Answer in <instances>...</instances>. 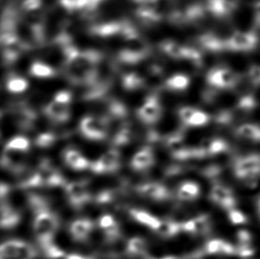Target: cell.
I'll list each match as a JSON object with an SVG mask.
<instances>
[{
  "instance_id": "cell-1",
  "label": "cell",
  "mask_w": 260,
  "mask_h": 259,
  "mask_svg": "<svg viewBox=\"0 0 260 259\" xmlns=\"http://www.w3.org/2000/svg\"><path fill=\"white\" fill-rule=\"evenodd\" d=\"M34 211L33 228L40 248L53 242V237L59 228V218L50 210L47 204L32 209Z\"/></svg>"
},
{
  "instance_id": "cell-2",
  "label": "cell",
  "mask_w": 260,
  "mask_h": 259,
  "mask_svg": "<svg viewBox=\"0 0 260 259\" xmlns=\"http://www.w3.org/2000/svg\"><path fill=\"white\" fill-rule=\"evenodd\" d=\"M79 130L87 140L101 141L105 140L109 133V119L107 116H85L80 122Z\"/></svg>"
},
{
  "instance_id": "cell-3",
  "label": "cell",
  "mask_w": 260,
  "mask_h": 259,
  "mask_svg": "<svg viewBox=\"0 0 260 259\" xmlns=\"http://www.w3.org/2000/svg\"><path fill=\"white\" fill-rule=\"evenodd\" d=\"M36 256L35 248L21 240L7 241L0 248V259H34Z\"/></svg>"
},
{
  "instance_id": "cell-4",
  "label": "cell",
  "mask_w": 260,
  "mask_h": 259,
  "mask_svg": "<svg viewBox=\"0 0 260 259\" xmlns=\"http://www.w3.org/2000/svg\"><path fill=\"white\" fill-rule=\"evenodd\" d=\"M162 114V106L155 95L147 97L143 104L138 109L137 116L147 124H154L158 122Z\"/></svg>"
},
{
  "instance_id": "cell-5",
  "label": "cell",
  "mask_w": 260,
  "mask_h": 259,
  "mask_svg": "<svg viewBox=\"0 0 260 259\" xmlns=\"http://www.w3.org/2000/svg\"><path fill=\"white\" fill-rule=\"evenodd\" d=\"M120 167V154L116 148L109 149L102 154L97 161L91 163L92 172L98 174H105L116 172Z\"/></svg>"
},
{
  "instance_id": "cell-6",
  "label": "cell",
  "mask_w": 260,
  "mask_h": 259,
  "mask_svg": "<svg viewBox=\"0 0 260 259\" xmlns=\"http://www.w3.org/2000/svg\"><path fill=\"white\" fill-rule=\"evenodd\" d=\"M208 84L216 89L233 88L237 83V77L233 70L219 68L211 70L207 76Z\"/></svg>"
},
{
  "instance_id": "cell-7",
  "label": "cell",
  "mask_w": 260,
  "mask_h": 259,
  "mask_svg": "<svg viewBox=\"0 0 260 259\" xmlns=\"http://www.w3.org/2000/svg\"><path fill=\"white\" fill-rule=\"evenodd\" d=\"M65 191L69 202L76 209H80L91 201V196L84 183L71 182L66 184Z\"/></svg>"
},
{
  "instance_id": "cell-8",
  "label": "cell",
  "mask_w": 260,
  "mask_h": 259,
  "mask_svg": "<svg viewBox=\"0 0 260 259\" xmlns=\"http://www.w3.org/2000/svg\"><path fill=\"white\" fill-rule=\"evenodd\" d=\"M210 199L225 210L235 209L236 205V200L232 189L229 188V186L218 183L211 187Z\"/></svg>"
},
{
  "instance_id": "cell-9",
  "label": "cell",
  "mask_w": 260,
  "mask_h": 259,
  "mask_svg": "<svg viewBox=\"0 0 260 259\" xmlns=\"http://www.w3.org/2000/svg\"><path fill=\"white\" fill-rule=\"evenodd\" d=\"M257 39L254 33L235 32L228 40V49L236 51H250L257 46Z\"/></svg>"
},
{
  "instance_id": "cell-10",
  "label": "cell",
  "mask_w": 260,
  "mask_h": 259,
  "mask_svg": "<svg viewBox=\"0 0 260 259\" xmlns=\"http://www.w3.org/2000/svg\"><path fill=\"white\" fill-rule=\"evenodd\" d=\"M141 196L154 201H166L172 198V193L166 186L156 182L146 183L137 187Z\"/></svg>"
},
{
  "instance_id": "cell-11",
  "label": "cell",
  "mask_w": 260,
  "mask_h": 259,
  "mask_svg": "<svg viewBox=\"0 0 260 259\" xmlns=\"http://www.w3.org/2000/svg\"><path fill=\"white\" fill-rule=\"evenodd\" d=\"M44 113L48 119L56 123H66L71 117L70 105L54 101L50 102L45 107Z\"/></svg>"
},
{
  "instance_id": "cell-12",
  "label": "cell",
  "mask_w": 260,
  "mask_h": 259,
  "mask_svg": "<svg viewBox=\"0 0 260 259\" xmlns=\"http://www.w3.org/2000/svg\"><path fill=\"white\" fill-rule=\"evenodd\" d=\"M182 231L192 235H206L211 231V221L207 215L191 218L181 224Z\"/></svg>"
},
{
  "instance_id": "cell-13",
  "label": "cell",
  "mask_w": 260,
  "mask_h": 259,
  "mask_svg": "<svg viewBox=\"0 0 260 259\" xmlns=\"http://www.w3.org/2000/svg\"><path fill=\"white\" fill-rule=\"evenodd\" d=\"M154 165H155V156L151 147H143L141 150L138 151L131 161L132 168L138 172L146 171L148 169L151 168Z\"/></svg>"
},
{
  "instance_id": "cell-14",
  "label": "cell",
  "mask_w": 260,
  "mask_h": 259,
  "mask_svg": "<svg viewBox=\"0 0 260 259\" xmlns=\"http://www.w3.org/2000/svg\"><path fill=\"white\" fill-rule=\"evenodd\" d=\"M93 230L92 221L87 218H80L73 221L70 225L71 237L76 242H85Z\"/></svg>"
},
{
  "instance_id": "cell-15",
  "label": "cell",
  "mask_w": 260,
  "mask_h": 259,
  "mask_svg": "<svg viewBox=\"0 0 260 259\" xmlns=\"http://www.w3.org/2000/svg\"><path fill=\"white\" fill-rule=\"evenodd\" d=\"M63 154L65 164L72 170L84 171L86 169H90L91 163L88 161L86 158L84 157L79 151L73 148H69L67 150H65Z\"/></svg>"
},
{
  "instance_id": "cell-16",
  "label": "cell",
  "mask_w": 260,
  "mask_h": 259,
  "mask_svg": "<svg viewBox=\"0 0 260 259\" xmlns=\"http://www.w3.org/2000/svg\"><path fill=\"white\" fill-rule=\"evenodd\" d=\"M100 228L103 230L107 241L109 242H116L121 236L119 225L116 223L115 218L110 215H104L99 221Z\"/></svg>"
},
{
  "instance_id": "cell-17",
  "label": "cell",
  "mask_w": 260,
  "mask_h": 259,
  "mask_svg": "<svg viewBox=\"0 0 260 259\" xmlns=\"http://www.w3.org/2000/svg\"><path fill=\"white\" fill-rule=\"evenodd\" d=\"M1 226L5 229H11L16 226L21 220V215L8 203L2 201L1 203Z\"/></svg>"
},
{
  "instance_id": "cell-18",
  "label": "cell",
  "mask_w": 260,
  "mask_h": 259,
  "mask_svg": "<svg viewBox=\"0 0 260 259\" xmlns=\"http://www.w3.org/2000/svg\"><path fill=\"white\" fill-rule=\"evenodd\" d=\"M200 186L192 181H185L179 185L177 197L183 202H191L200 196Z\"/></svg>"
},
{
  "instance_id": "cell-19",
  "label": "cell",
  "mask_w": 260,
  "mask_h": 259,
  "mask_svg": "<svg viewBox=\"0 0 260 259\" xmlns=\"http://www.w3.org/2000/svg\"><path fill=\"white\" fill-rule=\"evenodd\" d=\"M28 72L32 77L41 78V79L51 78V77H55L57 75L56 70L53 67L39 60H36L30 65Z\"/></svg>"
},
{
  "instance_id": "cell-20",
  "label": "cell",
  "mask_w": 260,
  "mask_h": 259,
  "mask_svg": "<svg viewBox=\"0 0 260 259\" xmlns=\"http://www.w3.org/2000/svg\"><path fill=\"white\" fill-rule=\"evenodd\" d=\"M130 214L135 220L138 221L141 224H144L148 228H151L152 230H154V231L157 230V228L160 226L161 222H162L157 217L148 212H146L144 210L134 209V210H131Z\"/></svg>"
},
{
  "instance_id": "cell-21",
  "label": "cell",
  "mask_w": 260,
  "mask_h": 259,
  "mask_svg": "<svg viewBox=\"0 0 260 259\" xmlns=\"http://www.w3.org/2000/svg\"><path fill=\"white\" fill-rule=\"evenodd\" d=\"M190 78L185 74H175L165 83V87L172 91H183L189 86Z\"/></svg>"
},
{
  "instance_id": "cell-22",
  "label": "cell",
  "mask_w": 260,
  "mask_h": 259,
  "mask_svg": "<svg viewBox=\"0 0 260 259\" xmlns=\"http://www.w3.org/2000/svg\"><path fill=\"white\" fill-rule=\"evenodd\" d=\"M162 53H166L167 56L173 58L175 60H184L186 46H181L174 41H165L161 45Z\"/></svg>"
},
{
  "instance_id": "cell-23",
  "label": "cell",
  "mask_w": 260,
  "mask_h": 259,
  "mask_svg": "<svg viewBox=\"0 0 260 259\" xmlns=\"http://www.w3.org/2000/svg\"><path fill=\"white\" fill-rule=\"evenodd\" d=\"M28 85L29 84L28 80L25 79L24 77L21 76H14V75L9 76L6 84L7 91L14 94L24 92L28 89Z\"/></svg>"
},
{
  "instance_id": "cell-24",
  "label": "cell",
  "mask_w": 260,
  "mask_h": 259,
  "mask_svg": "<svg viewBox=\"0 0 260 259\" xmlns=\"http://www.w3.org/2000/svg\"><path fill=\"white\" fill-rule=\"evenodd\" d=\"M182 231L181 224L173 220L162 221L156 230V234L164 238H171Z\"/></svg>"
},
{
  "instance_id": "cell-25",
  "label": "cell",
  "mask_w": 260,
  "mask_h": 259,
  "mask_svg": "<svg viewBox=\"0 0 260 259\" xmlns=\"http://www.w3.org/2000/svg\"><path fill=\"white\" fill-rule=\"evenodd\" d=\"M236 134L242 139L260 141V127L255 124L245 123L241 125L236 129Z\"/></svg>"
},
{
  "instance_id": "cell-26",
  "label": "cell",
  "mask_w": 260,
  "mask_h": 259,
  "mask_svg": "<svg viewBox=\"0 0 260 259\" xmlns=\"http://www.w3.org/2000/svg\"><path fill=\"white\" fill-rule=\"evenodd\" d=\"M126 249L132 256H142L147 250V242L141 237L131 238L127 242Z\"/></svg>"
},
{
  "instance_id": "cell-27",
  "label": "cell",
  "mask_w": 260,
  "mask_h": 259,
  "mask_svg": "<svg viewBox=\"0 0 260 259\" xmlns=\"http://www.w3.org/2000/svg\"><path fill=\"white\" fill-rule=\"evenodd\" d=\"M29 140L24 136L14 137L11 139L7 145H6V150L17 151V152H27L29 149Z\"/></svg>"
},
{
  "instance_id": "cell-28",
  "label": "cell",
  "mask_w": 260,
  "mask_h": 259,
  "mask_svg": "<svg viewBox=\"0 0 260 259\" xmlns=\"http://www.w3.org/2000/svg\"><path fill=\"white\" fill-rule=\"evenodd\" d=\"M225 242L221 239H213L206 243L204 252L209 255H222Z\"/></svg>"
},
{
  "instance_id": "cell-29",
  "label": "cell",
  "mask_w": 260,
  "mask_h": 259,
  "mask_svg": "<svg viewBox=\"0 0 260 259\" xmlns=\"http://www.w3.org/2000/svg\"><path fill=\"white\" fill-rule=\"evenodd\" d=\"M56 141V135L52 133H44L36 138V146L42 148L50 147Z\"/></svg>"
},
{
  "instance_id": "cell-30",
  "label": "cell",
  "mask_w": 260,
  "mask_h": 259,
  "mask_svg": "<svg viewBox=\"0 0 260 259\" xmlns=\"http://www.w3.org/2000/svg\"><path fill=\"white\" fill-rule=\"evenodd\" d=\"M41 249H42L44 255L48 258L57 259L60 258V257H65V256H66V254H65L63 250L60 249L59 247H57L53 242L44 246Z\"/></svg>"
},
{
  "instance_id": "cell-31",
  "label": "cell",
  "mask_w": 260,
  "mask_h": 259,
  "mask_svg": "<svg viewBox=\"0 0 260 259\" xmlns=\"http://www.w3.org/2000/svg\"><path fill=\"white\" fill-rule=\"evenodd\" d=\"M210 120H211V117L208 114L197 109V112L194 113L192 119L190 120L188 127L204 126L210 122Z\"/></svg>"
},
{
  "instance_id": "cell-32",
  "label": "cell",
  "mask_w": 260,
  "mask_h": 259,
  "mask_svg": "<svg viewBox=\"0 0 260 259\" xmlns=\"http://www.w3.org/2000/svg\"><path fill=\"white\" fill-rule=\"evenodd\" d=\"M256 107V100L252 96H244L243 98L240 100L237 105V110L240 112L248 113L253 110Z\"/></svg>"
},
{
  "instance_id": "cell-33",
  "label": "cell",
  "mask_w": 260,
  "mask_h": 259,
  "mask_svg": "<svg viewBox=\"0 0 260 259\" xmlns=\"http://www.w3.org/2000/svg\"><path fill=\"white\" fill-rule=\"evenodd\" d=\"M197 109H194L193 107H183L179 109L178 116L185 126H188L190 120L192 119V117L194 115V113L197 112Z\"/></svg>"
},
{
  "instance_id": "cell-34",
  "label": "cell",
  "mask_w": 260,
  "mask_h": 259,
  "mask_svg": "<svg viewBox=\"0 0 260 259\" xmlns=\"http://www.w3.org/2000/svg\"><path fill=\"white\" fill-rule=\"evenodd\" d=\"M41 7L42 0H22L21 2V10L23 13L41 10Z\"/></svg>"
},
{
  "instance_id": "cell-35",
  "label": "cell",
  "mask_w": 260,
  "mask_h": 259,
  "mask_svg": "<svg viewBox=\"0 0 260 259\" xmlns=\"http://www.w3.org/2000/svg\"><path fill=\"white\" fill-rule=\"evenodd\" d=\"M229 218L234 224H243L247 223V217L240 210L232 209L229 210Z\"/></svg>"
},
{
  "instance_id": "cell-36",
  "label": "cell",
  "mask_w": 260,
  "mask_h": 259,
  "mask_svg": "<svg viewBox=\"0 0 260 259\" xmlns=\"http://www.w3.org/2000/svg\"><path fill=\"white\" fill-rule=\"evenodd\" d=\"M53 101L60 102V103H63V104H66V105H70L71 103V101H72V93L70 91H58L56 94L54 95Z\"/></svg>"
},
{
  "instance_id": "cell-37",
  "label": "cell",
  "mask_w": 260,
  "mask_h": 259,
  "mask_svg": "<svg viewBox=\"0 0 260 259\" xmlns=\"http://www.w3.org/2000/svg\"><path fill=\"white\" fill-rule=\"evenodd\" d=\"M254 254V249L250 247V244H240L236 248V255L242 256L243 258L251 256Z\"/></svg>"
},
{
  "instance_id": "cell-38",
  "label": "cell",
  "mask_w": 260,
  "mask_h": 259,
  "mask_svg": "<svg viewBox=\"0 0 260 259\" xmlns=\"http://www.w3.org/2000/svg\"><path fill=\"white\" fill-rule=\"evenodd\" d=\"M237 239L239 241L240 244H250L252 237L250 234V232L246 230H240L237 233Z\"/></svg>"
},
{
  "instance_id": "cell-39",
  "label": "cell",
  "mask_w": 260,
  "mask_h": 259,
  "mask_svg": "<svg viewBox=\"0 0 260 259\" xmlns=\"http://www.w3.org/2000/svg\"><path fill=\"white\" fill-rule=\"evenodd\" d=\"M249 77L254 84H260V66H253L249 71Z\"/></svg>"
},
{
  "instance_id": "cell-40",
  "label": "cell",
  "mask_w": 260,
  "mask_h": 259,
  "mask_svg": "<svg viewBox=\"0 0 260 259\" xmlns=\"http://www.w3.org/2000/svg\"><path fill=\"white\" fill-rule=\"evenodd\" d=\"M254 14H255V25L256 27H260V0L254 6Z\"/></svg>"
},
{
  "instance_id": "cell-41",
  "label": "cell",
  "mask_w": 260,
  "mask_h": 259,
  "mask_svg": "<svg viewBox=\"0 0 260 259\" xmlns=\"http://www.w3.org/2000/svg\"><path fill=\"white\" fill-rule=\"evenodd\" d=\"M0 196H1V199L4 200L6 197H7V195L9 193V186L6 184V183L2 182L1 183V187H0Z\"/></svg>"
},
{
  "instance_id": "cell-42",
  "label": "cell",
  "mask_w": 260,
  "mask_h": 259,
  "mask_svg": "<svg viewBox=\"0 0 260 259\" xmlns=\"http://www.w3.org/2000/svg\"><path fill=\"white\" fill-rule=\"evenodd\" d=\"M65 259H94L91 256H81V255H77V254H69L65 256Z\"/></svg>"
},
{
  "instance_id": "cell-43",
  "label": "cell",
  "mask_w": 260,
  "mask_h": 259,
  "mask_svg": "<svg viewBox=\"0 0 260 259\" xmlns=\"http://www.w3.org/2000/svg\"><path fill=\"white\" fill-rule=\"evenodd\" d=\"M160 259H178L176 258V257H173V256H167V257H164V258Z\"/></svg>"
},
{
  "instance_id": "cell-44",
  "label": "cell",
  "mask_w": 260,
  "mask_h": 259,
  "mask_svg": "<svg viewBox=\"0 0 260 259\" xmlns=\"http://www.w3.org/2000/svg\"><path fill=\"white\" fill-rule=\"evenodd\" d=\"M257 206H258V211H259L260 214V198L259 200H258V204H257Z\"/></svg>"
}]
</instances>
